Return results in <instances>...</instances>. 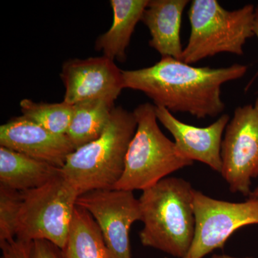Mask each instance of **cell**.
<instances>
[{
  "label": "cell",
  "instance_id": "obj_1",
  "mask_svg": "<svg viewBox=\"0 0 258 258\" xmlns=\"http://www.w3.org/2000/svg\"><path fill=\"white\" fill-rule=\"evenodd\" d=\"M247 71L244 64L198 68L171 57H161L150 67L122 71V74L124 88L142 91L156 106L202 119L221 114L225 108L222 85L241 79Z\"/></svg>",
  "mask_w": 258,
  "mask_h": 258
},
{
  "label": "cell",
  "instance_id": "obj_2",
  "mask_svg": "<svg viewBox=\"0 0 258 258\" xmlns=\"http://www.w3.org/2000/svg\"><path fill=\"white\" fill-rule=\"evenodd\" d=\"M193 191L189 182L176 177L144 190L139 200L144 224L139 237L144 246L185 257L195 232Z\"/></svg>",
  "mask_w": 258,
  "mask_h": 258
},
{
  "label": "cell",
  "instance_id": "obj_3",
  "mask_svg": "<svg viewBox=\"0 0 258 258\" xmlns=\"http://www.w3.org/2000/svg\"><path fill=\"white\" fill-rule=\"evenodd\" d=\"M137 128L134 112L115 106L101 137L70 154L61 175L79 196L113 189L124 171L127 151Z\"/></svg>",
  "mask_w": 258,
  "mask_h": 258
},
{
  "label": "cell",
  "instance_id": "obj_4",
  "mask_svg": "<svg viewBox=\"0 0 258 258\" xmlns=\"http://www.w3.org/2000/svg\"><path fill=\"white\" fill-rule=\"evenodd\" d=\"M133 112L137 130L127 151L124 171L113 189L144 191L194 163L181 157L175 143L159 128L155 105L143 103Z\"/></svg>",
  "mask_w": 258,
  "mask_h": 258
},
{
  "label": "cell",
  "instance_id": "obj_5",
  "mask_svg": "<svg viewBox=\"0 0 258 258\" xmlns=\"http://www.w3.org/2000/svg\"><path fill=\"white\" fill-rule=\"evenodd\" d=\"M254 10L252 4L229 11L217 0H194L191 33L180 60L190 64L221 52L243 55L244 44L254 36Z\"/></svg>",
  "mask_w": 258,
  "mask_h": 258
},
{
  "label": "cell",
  "instance_id": "obj_6",
  "mask_svg": "<svg viewBox=\"0 0 258 258\" xmlns=\"http://www.w3.org/2000/svg\"><path fill=\"white\" fill-rule=\"evenodd\" d=\"M21 192L16 239L48 240L63 249L79 193L60 174L40 187Z\"/></svg>",
  "mask_w": 258,
  "mask_h": 258
},
{
  "label": "cell",
  "instance_id": "obj_7",
  "mask_svg": "<svg viewBox=\"0 0 258 258\" xmlns=\"http://www.w3.org/2000/svg\"><path fill=\"white\" fill-rule=\"evenodd\" d=\"M195 232L184 258H203L223 249L231 235L244 226L258 224V198L244 203L215 200L194 189Z\"/></svg>",
  "mask_w": 258,
  "mask_h": 258
},
{
  "label": "cell",
  "instance_id": "obj_8",
  "mask_svg": "<svg viewBox=\"0 0 258 258\" xmlns=\"http://www.w3.org/2000/svg\"><path fill=\"white\" fill-rule=\"evenodd\" d=\"M222 177L232 193L249 196L258 176V98L238 106L225 128L221 145Z\"/></svg>",
  "mask_w": 258,
  "mask_h": 258
},
{
  "label": "cell",
  "instance_id": "obj_9",
  "mask_svg": "<svg viewBox=\"0 0 258 258\" xmlns=\"http://www.w3.org/2000/svg\"><path fill=\"white\" fill-rule=\"evenodd\" d=\"M76 205L92 215L113 258H132L131 227L142 221L139 200L133 191L97 190L81 195Z\"/></svg>",
  "mask_w": 258,
  "mask_h": 258
},
{
  "label": "cell",
  "instance_id": "obj_10",
  "mask_svg": "<svg viewBox=\"0 0 258 258\" xmlns=\"http://www.w3.org/2000/svg\"><path fill=\"white\" fill-rule=\"evenodd\" d=\"M70 105L95 98L115 101L123 87L122 71L106 56L64 61L60 74Z\"/></svg>",
  "mask_w": 258,
  "mask_h": 258
},
{
  "label": "cell",
  "instance_id": "obj_11",
  "mask_svg": "<svg viewBox=\"0 0 258 258\" xmlns=\"http://www.w3.org/2000/svg\"><path fill=\"white\" fill-rule=\"evenodd\" d=\"M0 147L61 169L76 149L66 135L51 133L23 115L0 126Z\"/></svg>",
  "mask_w": 258,
  "mask_h": 258
},
{
  "label": "cell",
  "instance_id": "obj_12",
  "mask_svg": "<svg viewBox=\"0 0 258 258\" xmlns=\"http://www.w3.org/2000/svg\"><path fill=\"white\" fill-rule=\"evenodd\" d=\"M157 120L171 134L176 149L181 157L198 161L221 172L222 135L230 121L223 114L208 127H196L178 120L171 112L162 106H155Z\"/></svg>",
  "mask_w": 258,
  "mask_h": 258
},
{
  "label": "cell",
  "instance_id": "obj_13",
  "mask_svg": "<svg viewBox=\"0 0 258 258\" xmlns=\"http://www.w3.org/2000/svg\"><path fill=\"white\" fill-rule=\"evenodd\" d=\"M188 0H150L142 21L150 32L149 45L161 57L181 60L183 50L180 29Z\"/></svg>",
  "mask_w": 258,
  "mask_h": 258
},
{
  "label": "cell",
  "instance_id": "obj_14",
  "mask_svg": "<svg viewBox=\"0 0 258 258\" xmlns=\"http://www.w3.org/2000/svg\"><path fill=\"white\" fill-rule=\"evenodd\" d=\"M149 0H111L113 20L111 28L97 38L95 50L111 60L124 62L125 50Z\"/></svg>",
  "mask_w": 258,
  "mask_h": 258
},
{
  "label": "cell",
  "instance_id": "obj_15",
  "mask_svg": "<svg viewBox=\"0 0 258 258\" xmlns=\"http://www.w3.org/2000/svg\"><path fill=\"white\" fill-rule=\"evenodd\" d=\"M60 174V169L0 147V185L25 191L37 189Z\"/></svg>",
  "mask_w": 258,
  "mask_h": 258
},
{
  "label": "cell",
  "instance_id": "obj_16",
  "mask_svg": "<svg viewBox=\"0 0 258 258\" xmlns=\"http://www.w3.org/2000/svg\"><path fill=\"white\" fill-rule=\"evenodd\" d=\"M64 258H113L92 215L76 205L71 220Z\"/></svg>",
  "mask_w": 258,
  "mask_h": 258
},
{
  "label": "cell",
  "instance_id": "obj_17",
  "mask_svg": "<svg viewBox=\"0 0 258 258\" xmlns=\"http://www.w3.org/2000/svg\"><path fill=\"white\" fill-rule=\"evenodd\" d=\"M114 102L95 98L73 105L72 118L66 136L76 150L101 137L111 119Z\"/></svg>",
  "mask_w": 258,
  "mask_h": 258
},
{
  "label": "cell",
  "instance_id": "obj_18",
  "mask_svg": "<svg viewBox=\"0 0 258 258\" xmlns=\"http://www.w3.org/2000/svg\"><path fill=\"white\" fill-rule=\"evenodd\" d=\"M20 110L23 116L43 127L51 133L66 135L73 115V106L66 102L49 103L22 100Z\"/></svg>",
  "mask_w": 258,
  "mask_h": 258
},
{
  "label": "cell",
  "instance_id": "obj_19",
  "mask_svg": "<svg viewBox=\"0 0 258 258\" xmlns=\"http://www.w3.org/2000/svg\"><path fill=\"white\" fill-rule=\"evenodd\" d=\"M22 192L0 185V242L16 239Z\"/></svg>",
  "mask_w": 258,
  "mask_h": 258
},
{
  "label": "cell",
  "instance_id": "obj_20",
  "mask_svg": "<svg viewBox=\"0 0 258 258\" xmlns=\"http://www.w3.org/2000/svg\"><path fill=\"white\" fill-rule=\"evenodd\" d=\"M32 242L18 239L0 242L3 258H30Z\"/></svg>",
  "mask_w": 258,
  "mask_h": 258
},
{
  "label": "cell",
  "instance_id": "obj_21",
  "mask_svg": "<svg viewBox=\"0 0 258 258\" xmlns=\"http://www.w3.org/2000/svg\"><path fill=\"white\" fill-rule=\"evenodd\" d=\"M30 258H64L62 249L48 240L32 241Z\"/></svg>",
  "mask_w": 258,
  "mask_h": 258
},
{
  "label": "cell",
  "instance_id": "obj_22",
  "mask_svg": "<svg viewBox=\"0 0 258 258\" xmlns=\"http://www.w3.org/2000/svg\"><path fill=\"white\" fill-rule=\"evenodd\" d=\"M254 33L258 38V6L256 7L254 10Z\"/></svg>",
  "mask_w": 258,
  "mask_h": 258
},
{
  "label": "cell",
  "instance_id": "obj_23",
  "mask_svg": "<svg viewBox=\"0 0 258 258\" xmlns=\"http://www.w3.org/2000/svg\"><path fill=\"white\" fill-rule=\"evenodd\" d=\"M211 258H239L232 257V256L227 255V254H213ZM244 258H252V257H244Z\"/></svg>",
  "mask_w": 258,
  "mask_h": 258
},
{
  "label": "cell",
  "instance_id": "obj_24",
  "mask_svg": "<svg viewBox=\"0 0 258 258\" xmlns=\"http://www.w3.org/2000/svg\"><path fill=\"white\" fill-rule=\"evenodd\" d=\"M249 198H258V186L249 195Z\"/></svg>",
  "mask_w": 258,
  "mask_h": 258
}]
</instances>
